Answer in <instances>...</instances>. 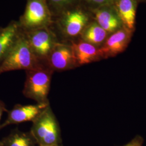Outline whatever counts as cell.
Masks as SVG:
<instances>
[{
  "label": "cell",
  "instance_id": "7",
  "mask_svg": "<svg viewBox=\"0 0 146 146\" xmlns=\"http://www.w3.org/2000/svg\"><path fill=\"white\" fill-rule=\"evenodd\" d=\"M49 19L47 7L42 0H31L27 6L23 21L27 27H35L46 23Z\"/></svg>",
  "mask_w": 146,
  "mask_h": 146
},
{
  "label": "cell",
  "instance_id": "12",
  "mask_svg": "<svg viewBox=\"0 0 146 146\" xmlns=\"http://www.w3.org/2000/svg\"><path fill=\"white\" fill-rule=\"evenodd\" d=\"M88 21L85 14L80 11H74L68 13L64 19V28L67 34L75 36L83 29Z\"/></svg>",
  "mask_w": 146,
  "mask_h": 146
},
{
  "label": "cell",
  "instance_id": "20",
  "mask_svg": "<svg viewBox=\"0 0 146 146\" xmlns=\"http://www.w3.org/2000/svg\"><path fill=\"white\" fill-rule=\"evenodd\" d=\"M39 146H58L57 145H40Z\"/></svg>",
  "mask_w": 146,
  "mask_h": 146
},
{
  "label": "cell",
  "instance_id": "14",
  "mask_svg": "<svg viewBox=\"0 0 146 146\" xmlns=\"http://www.w3.org/2000/svg\"><path fill=\"white\" fill-rule=\"evenodd\" d=\"M106 36L107 31L99 25L94 23L84 32L83 38L84 42L95 46L104 42Z\"/></svg>",
  "mask_w": 146,
  "mask_h": 146
},
{
  "label": "cell",
  "instance_id": "22",
  "mask_svg": "<svg viewBox=\"0 0 146 146\" xmlns=\"http://www.w3.org/2000/svg\"><path fill=\"white\" fill-rule=\"evenodd\" d=\"M1 29H0V31H1Z\"/></svg>",
  "mask_w": 146,
  "mask_h": 146
},
{
  "label": "cell",
  "instance_id": "21",
  "mask_svg": "<svg viewBox=\"0 0 146 146\" xmlns=\"http://www.w3.org/2000/svg\"><path fill=\"white\" fill-rule=\"evenodd\" d=\"M0 146H4L3 145V143H2V142L1 141V142H0Z\"/></svg>",
  "mask_w": 146,
  "mask_h": 146
},
{
  "label": "cell",
  "instance_id": "15",
  "mask_svg": "<svg viewBox=\"0 0 146 146\" xmlns=\"http://www.w3.org/2000/svg\"><path fill=\"white\" fill-rule=\"evenodd\" d=\"M4 146H31V139L26 134L15 132L2 141Z\"/></svg>",
  "mask_w": 146,
  "mask_h": 146
},
{
  "label": "cell",
  "instance_id": "17",
  "mask_svg": "<svg viewBox=\"0 0 146 146\" xmlns=\"http://www.w3.org/2000/svg\"><path fill=\"white\" fill-rule=\"evenodd\" d=\"M7 111H8V110H7L5 104L2 101L0 100V121H1V117L3 114V113L6 111L7 112ZM0 125H1V124H0Z\"/></svg>",
  "mask_w": 146,
  "mask_h": 146
},
{
  "label": "cell",
  "instance_id": "18",
  "mask_svg": "<svg viewBox=\"0 0 146 146\" xmlns=\"http://www.w3.org/2000/svg\"><path fill=\"white\" fill-rule=\"evenodd\" d=\"M53 3L57 4H63L66 2H67L69 0H51Z\"/></svg>",
  "mask_w": 146,
  "mask_h": 146
},
{
  "label": "cell",
  "instance_id": "4",
  "mask_svg": "<svg viewBox=\"0 0 146 146\" xmlns=\"http://www.w3.org/2000/svg\"><path fill=\"white\" fill-rule=\"evenodd\" d=\"M49 106V103L16 105L12 110L7 111V117L0 125V129L11 125L33 121Z\"/></svg>",
  "mask_w": 146,
  "mask_h": 146
},
{
  "label": "cell",
  "instance_id": "13",
  "mask_svg": "<svg viewBox=\"0 0 146 146\" xmlns=\"http://www.w3.org/2000/svg\"><path fill=\"white\" fill-rule=\"evenodd\" d=\"M96 19L100 26L106 31L113 32L120 27V19L110 11H98Z\"/></svg>",
  "mask_w": 146,
  "mask_h": 146
},
{
  "label": "cell",
  "instance_id": "19",
  "mask_svg": "<svg viewBox=\"0 0 146 146\" xmlns=\"http://www.w3.org/2000/svg\"><path fill=\"white\" fill-rule=\"evenodd\" d=\"M93 2H94L95 3H104V2L107 1V0H92Z\"/></svg>",
  "mask_w": 146,
  "mask_h": 146
},
{
  "label": "cell",
  "instance_id": "9",
  "mask_svg": "<svg viewBox=\"0 0 146 146\" xmlns=\"http://www.w3.org/2000/svg\"><path fill=\"white\" fill-rule=\"evenodd\" d=\"M71 46L77 65L88 64L102 58L99 48L87 42L73 43Z\"/></svg>",
  "mask_w": 146,
  "mask_h": 146
},
{
  "label": "cell",
  "instance_id": "11",
  "mask_svg": "<svg viewBox=\"0 0 146 146\" xmlns=\"http://www.w3.org/2000/svg\"><path fill=\"white\" fill-rule=\"evenodd\" d=\"M116 9L119 19L125 28L131 30L135 20L136 6L134 0H118Z\"/></svg>",
  "mask_w": 146,
  "mask_h": 146
},
{
  "label": "cell",
  "instance_id": "5",
  "mask_svg": "<svg viewBox=\"0 0 146 146\" xmlns=\"http://www.w3.org/2000/svg\"><path fill=\"white\" fill-rule=\"evenodd\" d=\"M48 58L51 69L63 71L78 66L72 46L55 44Z\"/></svg>",
  "mask_w": 146,
  "mask_h": 146
},
{
  "label": "cell",
  "instance_id": "1",
  "mask_svg": "<svg viewBox=\"0 0 146 146\" xmlns=\"http://www.w3.org/2000/svg\"><path fill=\"white\" fill-rule=\"evenodd\" d=\"M41 65L28 40L19 36L5 59L0 64V75L14 70L26 71Z\"/></svg>",
  "mask_w": 146,
  "mask_h": 146
},
{
  "label": "cell",
  "instance_id": "16",
  "mask_svg": "<svg viewBox=\"0 0 146 146\" xmlns=\"http://www.w3.org/2000/svg\"><path fill=\"white\" fill-rule=\"evenodd\" d=\"M143 140L140 136H136L131 142L123 146H142Z\"/></svg>",
  "mask_w": 146,
  "mask_h": 146
},
{
  "label": "cell",
  "instance_id": "8",
  "mask_svg": "<svg viewBox=\"0 0 146 146\" xmlns=\"http://www.w3.org/2000/svg\"><path fill=\"white\" fill-rule=\"evenodd\" d=\"M28 41L34 52L37 57L40 58H48L55 44L50 34L44 31L35 32Z\"/></svg>",
  "mask_w": 146,
  "mask_h": 146
},
{
  "label": "cell",
  "instance_id": "3",
  "mask_svg": "<svg viewBox=\"0 0 146 146\" xmlns=\"http://www.w3.org/2000/svg\"><path fill=\"white\" fill-rule=\"evenodd\" d=\"M32 122V135L40 145H57L59 127L50 106L43 110Z\"/></svg>",
  "mask_w": 146,
  "mask_h": 146
},
{
  "label": "cell",
  "instance_id": "2",
  "mask_svg": "<svg viewBox=\"0 0 146 146\" xmlns=\"http://www.w3.org/2000/svg\"><path fill=\"white\" fill-rule=\"evenodd\" d=\"M53 70L42 65L26 70V78L23 90V95L34 100L37 104L49 103L48 99L50 88Z\"/></svg>",
  "mask_w": 146,
  "mask_h": 146
},
{
  "label": "cell",
  "instance_id": "10",
  "mask_svg": "<svg viewBox=\"0 0 146 146\" xmlns=\"http://www.w3.org/2000/svg\"><path fill=\"white\" fill-rule=\"evenodd\" d=\"M18 37V27L15 23H11L0 31V64L5 59Z\"/></svg>",
  "mask_w": 146,
  "mask_h": 146
},
{
  "label": "cell",
  "instance_id": "6",
  "mask_svg": "<svg viewBox=\"0 0 146 146\" xmlns=\"http://www.w3.org/2000/svg\"><path fill=\"white\" fill-rule=\"evenodd\" d=\"M131 37V31L125 27L116 31L100 48L102 58L115 56L123 52L128 46Z\"/></svg>",
  "mask_w": 146,
  "mask_h": 146
}]
</instances>
